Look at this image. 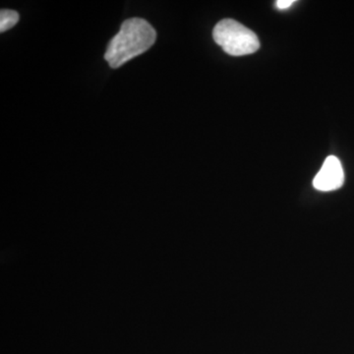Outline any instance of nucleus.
Returning a JSON list of instances; mask_svg holds the SVG:
<instances>
[{
	"label": "nucleus",
	"instance_id": "obj_5",
	"mask_svg": "<svg viewBox=\"0 0 354 354\" xmlns=\"http://www.w3.org/2000/svg\"><path fill=\"white\" fill-rule=\"evenodd\" d=\"M295 2V0H278L276 4L279 9H283H283H288V7L292 6Z\"/></svg>",
	"mask_w": 354,
	"mask_h": 354
},
{
	"label": "nucleus",
	"instance_id": "obj_2",
	"mask_svg": "<svg viewBox=\"0 0 354 354\" xmlns=\"http://www.w3.org/2000/svg\"><path fill=\"white\" fill-rule=\"evenodd\" d=\"M213 37L216 43L232 57L251 55L260 48L257 35L235 20L220 21L214 28Z\"/></svg>",
	"mask_w": 354,
	"mask_h": 354
},
{
	"label": "nucleus",
	"instance_id": "obj_3",
	"mask_svg": "<svg viewBox=\"0 0 354 354\" xmlns=\"http://www.w3.org/2000/svg\"><path fill=\"white\" fill-rule=\"evenodd\" d=\"M344 183V172L341 162L335 156H330L314 178L313 185L317 190L329 192L339 189Z\"/></svg>",
	"mask_w": 354,
	"mask_h": 354
},
{
	"label": "nucleus",
	"instance_id": "obj_1",
	"mask_svg": "<svg viewBox=\"0 0 354 354\" xmlns=\"http://www.w3.org/2000/svg\"><path fill=\"white\" fill-rule=\"evenodd\" d=\"M156 39L157 32L146 20L141 18L125 20L120 32L109 41L104 59L111 68H118L146 53L155 44Z\"/></svg>",
	"mask_w": 354,
	"mask_h": 354
},
{
	"label": "nucleus",
	"instance_id": "obj_4",
	"mask_svg": "<svg viewBox=\"0 0 354 354\" xmlns=\"http://www.w3.org/2000/svg\"><path fill=\"white\" fill-rule=\"evenodd\" d=\"M19 21V14L10 9H2L0 11V32H3L11 29Z\"/></svg>",
	"mask_w": 354,
	"mask_h": 354
}]
</instances>
